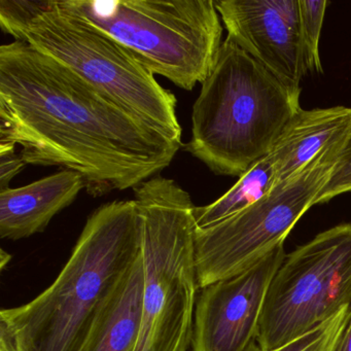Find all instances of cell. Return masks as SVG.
<instances>
[{
	"label": "cell",
	"mask_w": 351,
	"mask_h": 351,
	"mask_svg": "<svg viewBox=\"0 0 351 351\" xmlns=\"http://www.w3.org/2000/svg\"><path fill=\"white\" fill-rule=\"evenodd\" d=\"M0 143L26 164L77 172L93 197L136 188L182 147L20 40L0 47Z\"/></svg>",
	"instance_id": "cell-1"
},
{
	"label": "cell",
	"mask_w": 351,
	"mask_h": 351,
	"mask_svg": "<svg viewBox=\"0 0 351 351\" xmlns=\"http://www.w3.org/2000/svg\"><path fill=\"white\" fill-rule=\"evenodd\" d=\"M141 252L134 199L98 207L54 282L0 311V351H81L102 299Z\"/></svg>",
	"instance_id": "cell-2"
},
{
	"label": "cell",
	"mask_w": 351,
	"mask_h": 351,
	"mask_svg": "<svg viewBox=\"0 0 351 351\" xmlns=\"http://www.w3.org/2000/svg\"><path fill=\"white\" fill-rule=\"evenodd\" d=\"M201 85L186 151L217 176H243L301 108V90L283 85L229 38Z\"/></svg>",
	"instance_id": "cell-3"
},
{
	"label": "cell",
	"mask_w": 351,
	"mask_h": 351,
	"mask_svg": "<svg viewBox=\"0 0 351 351\" xmlns=\"http://www.w3.org/2000/svg\"><path fill=\"white\" fill-rule=\"evenodd\" d=\"M134 190L141 221L145 291L135 351H188L199 287L194 209L173 180L156 176Z\"/></svg>",
	"instance_id": "cell-4"
},
{
	"label": "cell",
	"mask_w": 351,
	"mask_h": 351,
	"mask_svg": "<svg viewBox=\"0 0 351 351\" xmlns=\"http://www.w3.org/2000/svg\"><path fill=\"white\" fill-rule=\"evenodd\" d=\"M9 34L69 67L100 93L182 143L176 95L126 47L77 13L69 0L43 1Z\"/></svg>",
	"instance_id": "cell-5"
},
{
	"label": "cell",
	"mask_w": 351,
	"mask_h": 351,
	"mask_svg": "<svg viewBox=\"0 0 351 351\" xmlns=\"http://www.w3.org/2000/svg\"><path fill=\"white\" fill-rule=\"evenodd\" d=\"M154 75L192 91L213 71L223 26L215 0H69Z\"/></svg>",
	"instance_id": "cell-6"
},
{
	"label": "cell",
	"mask_w": 351,
	"mask_h": 351,
	"mask_svg": "<svg viewBox=\"0 0 351 351\" xmlns=\"http://www.w3.org/2000/svg\"><path fill=\"white\" fill-rule=\"evenodd\" d=\"M351 307V223H340L285 254L273 276L256 343L275 351Z\"/></svg>",
	"instance_id": "cell-7"
},
{
	"label": "cell",
	"mask_w": 351,
	"mask_h": 351,
	"mask_svg": "<svg viewBox=\"0 0 351 351\" xmlns=\"http://www.w3.org/2000/svg\"><path fill=\"white\" fill-rule=\"evenodd\" d=\"M344 138L252 206L210 227L195 229V264L200 289L248 270L285 244L295 223L315 206Z\"/></svg>",
	"instance_id": "cell-8"
},
{
	"label": "cell",
	"mask_w": 351,
	"mask_h": 351,
	"mask_svg": "<svg viewBox=\"0 0 351 351\" xmlns=\"http://www.w3.org/2000/svg\"><path fill=\"white\" fill-rule=\"evenodd\" d=\"M285 254L281 244L248 270L200 289L193 351H248L256 344L267 291Z\"/></svg>",
	"instance_id": "cell-9"
},
{
	"label": "cell",
	"mask_w": 351,
	"mask_h": 351,
	"mask_svg": "<svg viewBox=\"0 0 351 351\" xmlns=\"http://www.w3.org/2000/svg\"><path fill=\"white\" fill-rule=\"evenodd\" d=\"M227 38L283 85L301 90L309 73L299 0H215Z\"/></svg>",
	"instance_id": "cell-10"
},
{
	"label": "cell",
	"mask_w": 351,
	"mask_h": 351,
	"mask_svg": "<svg viewBox=\"0 0 351 351\" xmlns=\"http://www.w3.org/2000/svg\"><path fill=\"white\" fill-rule=\"evenodd\" d=\"M85 188L79 173L61 170L27 186L0 191V237L20 240L42 233Z\"/></svg>",
	"instance_id": "cell-11"
},
{
	"label": "cell",
	"mask_w": 351,
	"mask_h": 351,
	"mask_svg": "<svg viewBox=\"0 0 351 351\" xmlns=\"http://www.w3.org/2000/svg\"><path fill=\"white\" fill-rule=\"evenodd\" d=\"M351 108H300L273 147L276 184L289 182L328 147L346 136Z\"/></svg>",
	"instance_id": "cell-12"
},
{
	"label": "cell",
	"mask_w": 351,
	"mask_h": 351,
	"mask_svg": "<svg viewBox=\"0 0 351 351\" xmlns=\"http://www.w3.org/2000/svg\"><path fill=\"white\" fill-rule=\"evenodd\" d=\"M145 291L143 252L108 291L81 351H135Z\"/></svg>",
	"instance_id": "cell-13"
},
{
	"label": "cell",
	"mask_w": 351,
	"mask_h": 351,
	"mask_svg": "<svg viewBox=\"0 0 351 351\" xmlns=\"http://www.w3.org/2000/svg\"><path fill=\"white\" fill-rule=\"evenodd\" d=\"M276 166L272 154L256 162L215 202L194 209L196 228L221 223L264 198L276 188Z\"/></svg>",
	"instance_id": "cell-14"
},
{
	"label": "cell",
	"mask_w": 351,
	"mask_h": 351,
	"mask_svg": "<svg viewBox=\"0 0 351 351\" xmlns=\"http://www.w3.org/2000/svg\"><path fill=\"white\" fill-rule=\"evenodd\" d=\"M326 5V0H299L302 40L309 71L322 73L319 40Z\"/></svg>",
	"instance_id": "cell-15"
},
{
	"label": "cell",
	"mask_w": 351,
	"mask_h": 351,
	"mask_svg": "<svg viewBox=\"0 0 351 351\" xmlns=\"http://www.w3.org/2000/svg\"><path fill=\"white\" fill-rule=\"evenodd\" d=\"M350 310L349 306L342 308L324 324L275 351H334L348 322Z\"/></svg>",
	"instance_id": "cell-16"
},
{
	"label": "cell",
	"mask_w": 351,
	"mask_h": 351,
	"mask_svg": "<svg viewBox=\"0 0 351 351\" xmlns=\"http://www.w3.org/2000/svg\"><path fill=\"white\" fill-rule=\"evenodd\" d=\"M348 192H351V123L330 176L316 198L315 205L324 204Z\"/></svg>",
	"instance_id": "cell-17"
},
{
	"label": "cell",
	"mask_w": 351,
	"mask_h": 351,
	"mask_svg": "<svg viewBox=\"0 0 351 351\" xmlns=\"http://www.w3.org/2000/svg\"><path fill=\"white\" fill-rule=\"evenodd\" d=\"M27 164L16 151V145L0 143V191L10 188L12 180Z\"/></svg>",
	"instance_id": "cell-18"
},
{
	"label": "cell",
	"mask_w": 351,
	"mask_h": 351,
	"mask_svg": "<svg viewBox=\"0 0 351 351\" xmlns=\"http://www.w3.org/2000/svg\"><path fill=\"white\" fill-rule=\"evenodd\" d=\"M334 351H351V310L348 322L335 346Z\"/></svg>",
	"instance_id": "cell-19"
},
{
	"label": "cell",
	"mask_w": 351,
	"mask_h": 351,
	"mask_svg": "<svg viewBox=\"0 0 351 351\" xmlns=\"http://www.w3.org/2000/svg\"><path fill=\"white\" fill-rule=\"evenodd\" d=\"M0 258H1V268H5V263L10 262V258H11V256L10 254H8L7 252H5V250H1V256H0Z\"/></svg>",
	"instance_id": "cell-20"
},
{
	"label": "cell",
	"mask_w": 351,
	"mask_h": 351,
	"mask_svg": "<svg viewBox=\"0 0 351 351\" xmlns=\"http://www.w3.org/2000/svg\"><path fill=\"white\" fill-rule=\"evenodd\" d=\"M248 351H264L263 349H261V347L258 346V343H256V344L252 345V347H250V349H248Z\"/></svg>",
	"instance_id": "cell-21"
}]
</instances>
